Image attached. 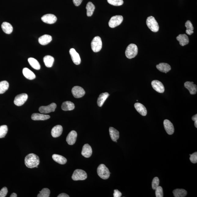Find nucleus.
<instances>
[{
    "label": "nucleus",
    "instance_id": "f257e3e1",
    "mask_svg": "<svg viewBox=\"0 0 197 197\" xmlns=\"http://www.w3.org/2000/svg\"><path fill=\"white\" fill-rule=\"evenodd\" d=\"M40 163L38 155L34 153H30L26 155L25 159V163L26 167L29 168L36 167Z\"/></svg>",
    "mask_w": 197,
    "mask_h": 197
},
{
    "label": "nucleus",
    "instance_id": "f03ea898",
    "mask_svg": "<svg viewBox=\"0 0 197 197\" xmlns=\"http://www.w3.org/2000/svg\"><path fill=\"white\" fill-rule=\"evenodd\" d=\"M138 52L137 46L136 44H131L127 47L125 51V55L128 59H131L136 57Z\"/></svg>",
    "mask_w": 197,
    "mask_h": 197
},
{
    "label": "nucleus",
    "instance_id": "7ed1b4c3",
    "mask_svg": "<svg viewBox=\"0 0 197 197\" xmlns=\"http://www.w3.org/2000/svg\"><path fill=\"white\" fill-rule=\"evenodd\" d=\"M97 173L99 177L103 179H108L110 176L109 170L104 164L99 165L97 169Z\"/></svg>",
    "mask_w": 197,
    "mask_h": 197
},
{
    "label": "nucleus",
    "instance_id": "20e7f679",
    "mask_svg": "<svg viewBox=\"0 0 197 197\" xmlns=\"http://www.w3.org/2000/svg\"><path fill=\"white\" fill-rule=\"evenodd\" d=\"M146 24L148 28L154 32H157L159 29L158 23L153 16L148 17L146 20Z\"/></svg>",
    "mask_w": 197,
    "mask_h": 197
},
{
    "label": "nucleus",
    "instance_id": "39448f33",
    "mask_svg": "<svg viewBox=\"0 0 197 197\" xmlns=\"http://www.w3.org/2000/svg\"><path fill=\"white\" fill-rule=\"evenodd\" d=\"M92 50L94 52H98L102 49V39L100 37L96 36L94 37L91 43Z\"/></svg>",
    "mask_w": 197,
    "mask_h": 197
},
{
    "label": "nucleus",
    "instance_id": "423d86ee",
    "mask_svg": "<svg viewBox=\"0 0 197 197\" xmlns=\"http://www.w3.org/2000/svg\"><path fill=\"white\" fill-rule=\"evenodd\" d=\"M87 177V174L84 170L77 169L75 170L72 176V179L74 181H84Z\"/></svg>",
    "mask_w": 197,
    "mask_h": 197
},
{
    "label": "nucleus",
    "instance_id": "0eeeda50",
    "mask_svg": "<svg viewBox=\"0 0 197 197\" xmlns=\"http://www.w3.org/2000/svg\"><path fill=\"white\" fill-rule=\"evenodd\" d=\"M123 20V17L121 16H116L112 17L108 22L109 27L114 28L119 26Z\"/></svg>",
    "mask_w": 197,
    "mask_h": 197
},
{
    "label": "nucleus",
    "instance_id": "6e6552de",
    "mask_svg": "<svg viewBox=\"0 0 197 197\" xmlns=\"http://www.w3.org/2000/svg\"><path fill=\"white\" fill-rule=\"evenodd\" d=\"M28 97L27 94L25 93L18 95L15 97L14 104L17 106H21L25 104L26 100H27Z\"/></svg>",
    "mask_w": 197,
    "mask_h": 197
},
{
    "label": "nucleus",
    "instance_id": "1a4fd4ad",
    "mask_svg": "<svg viewBox=\"0 0 197 197\" xmlns=\"http://www.w3.org/2000/svg\"><path fill=\"white\" fill-rule=\"evenodd\" d=\"M57 105L55 103H52L47 106H42L39 108V111L42 114H48L55 111Z\"/></svg>",
    "mask_w": 197,
    "mask_h": 197
},
{
    "label": "nucleus",
    "instance_id": "9d476101",
    "mask_svg": "<svg viewBox=\"0 0 197 197\" xmlns=\"http://www.w3.org/2000/svg\"><path fill=\"white\" fill-rule=\"evenodd\" d=\"M72 93L74 97L76 98L83 97L86 93L83 88L78 86H75L72 88Z\"/></svg>",
    "mask_w": 197,
    "mask_h": 197
},
{
    "label": "nucleus",
    "instance_id": "9b49d317",
    "mask_svg": "<svg viewBox=\"0 0 197 197\" xmlns=\"http://www.w3.org/2000/svg\"><path fill=\"white\" fill-rule=\"evenodd\" d=\"M152 87L153 89L158 93H164L165 91V88L163 84L161 82L157 80H154L151 82Z\"/></svg>",
    "mask_w": 197,
    "mask_h": 197
},
{
    "label": "nucleus",
    "instance_id": "f8f14e48",
    "mask_svg": "<svg viewBox=\"0 0 197 197\" xmlns=\"http://www.w3.org/2000/svg\"><path fill=\"white\" fill-rule=\"evenodd\" d=\"M41 20L44 23L52 24L57 21V18L55 15L52 14H47L44 15L41 18Z\"/></svg>",
    "mask_w": 197,
    "mask_h": 197
},
{
    "label": "nucleus",
    "instance_id": "ddd939ff",
    "mask_svg": "<svg viewBox=\"0 0 197 197\" xmlns=\"http://www.w3.org/2000/svg\"><path fill=\"white\" fill-rule=\"evenodd\" d=\"M69 53L75 64L77 65H79L81 62V60L79 55L76 50L74 48H71L69 50Z\"/></svg>",
    "mask_w": 197,
    "mask_h": 197
},
{
    "label": "nucleus",
    "instance_id": "4468645a",
    "mask_svg": "<svg viewBox=\"0 0 197 197\" xmlns=\"http://www.w3.org/2000/svg\"><path fill=\"white\" fill-rule=\"evenodd\" d=\"M77 133L76 131L72 130L69 133L66 138V141L69 145H73L76 141Z\"/></svg>",
    "mask_w": 197,
    "mask_h": 197
},
{
    "label": "nucleus",
    "instance_id": "2eb2a0df",
    "mask_svg": "<svg viewBox=\"0 0 197 197\" xmlns=\"http://www.w3.org/2000/svg\"><path fill=\"white\" fill-rule=\"evenodd\" d=\"M164 125L165 130L168 134L172 135L173 134L174 127L171 122L169 120L165 119L164 121Z\"/></svg>",
    "mask_w": 197,
    "mask_h": 197
},
{
    "label": "nucleus",
    "instance_id": "dca6fc26",
    "mask_svg": "<svg viewBox=\"0 0 197 197\" xmlns=\"http://www.w3.org/2000/svg\"><path fill=\"white\" fill-rule=\"evenodd\" d=\"M194 83V82H187L184 83V87L188 90L191 95L196 94L197 93V86Z\"/></svg>",
    "mask_w": 197,
    "mask_h": 197
},
{
    "label": "nucleus",
    "instance_id": "f3484780",
    "mask_svg": "<svg viewBox=\"0 0 197 197\" xmlns=\"http://www.w3.org/2000/svg\"><path fill=\"white\" fill-rule=\"evenodd\" d=\"M63 131V128L61 125H57L54 127L51 131L52 136L53 137L57 138L61 136Z\"/></svg>",
    "mask_w": 197,
    "mask_h": 197
},
{
    "label": "nucleus",
    "instance_id": "a211bd4d",
    "mask_svg": "<svg viewBox=\"0 0 197 197\" xmlns=\"http://www.w3.org/2000/svg\"><path fill=\"white\" fill-rule=\"evenodd\" d=\"M93 153L91 146L88 144H86L82 148V154L86 158H89L91 156Z\"/></svg>",
    "mask_w": 197,
    "mask_h": 197
},
{
    "label": "nucleus",
    "instance_id": "6ab92c4d",
    "mask_svg": "<svg viewBox=\"0 0 197 197\" xmlns=\"http://www.w3.org/2000/svg\"><path fill=\"white\" fill-rule=\"evenodd\" d=\"M134 107L136 109L140 115L145 116L147 114V111L143 104L139 103H136L134 104Z\"/></svg>",
    "mask_w": 197,
    "mask_h": 197
},
{
    "label": "nucleus",
    "instance_id": "aec40b11",
    "mask_svg": "<svg viewBox=\"0 0 197 197\" xmlns=\"http://www.w3.org/2000/svg\"><path fill=\"white\" fill-rule=\"evenodd\" d=\"M31 118L34 121H45L49 119L50 116L39 113H34L32 115Z\"/></svg>",
    "mask_w": 197,
    "mask_h": 197
},
{
    "label": "nucleus",
    "instance_id": "412c9836",
    "mask_svg": "<svg viewBox=\"0 0 197 197\" xmlns=\"http://www.w3.org/2000/svg\"><path fill=\"white\" fill-rule=\"evenodd\" d=\"M176 39L179 41L180 45L182 46H185L189 42L188 37L185 34L179 35L176 37Z\"/></svg>",
    "mask_w": 197,
    "mask_h": 197
},
{
    "label": "nucleus",
    "instance_id": "4be33fe9",
    "mask_svg": "<svg viewBox=\"0 0 197 197\" xmlns=\"http://www.w3.org/2000/svg\"><path fill=\"white\" fill-rule=\"evenodd\" d=\"M51 36L49 35H45L39 37L38 42L39 44L42 46L47 45L52 41Z\"/></svg>",
    "mask_w": 197,
    "mask_h": 197
},
{
    "label": "nucleus",
    "instance_id": "5701e85b",
    "mask_svg": "<svg viewBox=\"0 0 197 197\" xmlns=\"http://www.w3.org/2000/svg\"><path fill=\"white\" fill-rule=\"evenodd\" d=\"M157 68L161 72L166 73L171 69L170 66L167 63H160L156 65Z\"/></svg>",
    "mask_w": 197,
    "mask_h": 197
},
{
    "label": "nucleus",
    "instance_id": "b1692460",
    "mask_svg": "<svg viewBox=\"0 0 197 197\" xmlns=\"http://www.w3.org/2000/svg\"><path fill=\"white\" fill-rule=\"evenodd\" d=\"M110 135L112 140L114 142H117V140L119 137V133L114 127H110L109 128Z\"/></svg>",
    "mask_w": 197,
    "mask_h": 197
},
{
    "label": "nucleus",
    "instance_id": "393cba45",
    "mask_svg": "<svg viewBox=\"0 0 197 197\" xmlns=\"http://www.w3.org/2000/svg\"><path fill=\"white\" fill-rule=\"evenodd\" d=\"M22 72L24 76L28 79L32 80L35 78V75L34 73L27 67H25L23 69Z\"/></svg>",
    "mask_w": 197,
    "mask_h": 197
},
{
    "label": "nucleus",
    "instance_id": "a878e982",
    "mask_svg": "<svg viewBox=\"0 0 197 197\" xmlns=\"http://www.w3.org/2000/svg\"><path fill=\"white\" fill-rule=\"evenodd\" d=\"M75 108L74 104L70 101H66L63 102L61 105V109L64 111L72 110Z\"/></svg>",
    "mask_w": 197,
    "mask_h": 197
},
{
    "label": "nucleus",
    "instance_id": "bb28decb",
    "mask_svg": "<svg viewBox=\"0 0 197 197\" xmlns=\"http://www.w3.org/2000/svg\"><path fill=\"white\" fill-rule=\"evenodd\" d=\"M1 27L3 31L7 34H10L13 32V26L8 22H3Z\"/></svg>",
    "mask_w": 197,
    "mask_h": 197
},
{
    "label": "nucleus",
    "instance_id": "cd10ccee",
    "mask_svg": "<svg viewBox=\"0 0 197 197\" xmlns=\"http://www.w3.org/2000/svg\"><path fill=\"white\" fill-rule=\"evenodd\" d=\"M52 159L53 160L60 164H65L67 162V159L65 157L61 155L54 154L53 155Z\"/></svg>",
    "mask_w": 197,
    "mask_h": 197
},
{
    "label": "nucleus",
    "instance_id": "c85d7f7f",
    "mask_svg": "<svg viewBox=\"0 0 197 197\" xmlns=\"http://www.w3.org/2000/svg\"><path fill=\"white\" fill-rule=\"evenodd\" d=\"M109 96L108 93H103L100 94L97 99V104L99 107H102L104 104L105 101Z\"/></svg>",
    "mask_w": 197,
    "mask_h": 197
},
{
    "label": "nucleus",
    "instance_id": "c756f323",
    "mask_svg": "<svg viewBox=\"0 0 197 197\" xmlns=\"http://www.w3.org/2000/svg\"><path fill=\"white\" fill-rule=\"evenodd\" d=\"M29 64L34 69L39 70L41 68L40 64L37 60L33 58H29L28 59Z\"/></svg>",
    "mask_w": 197,
    "mask_h": 197
},
{
    "label": "nucleus",
    "instance_id": "7c9ffc66",
    "mask_svg": "<svg viewBox=\"0 0 197 197\" xmlns=\"http://www.w3.org/2000/svg\"><path fill=\"white\" fill-rule=\"evenodd\" d=\"M44 62L46 67H52L54 62V58L52 56L48 55L45 56Z\"/></svg>",
    "mask_w": 197,
    "mask_h": 197
},
{
    "label": "nucleus",
    "instance_id": "2f4dec72",
    "mask_svg": "<svg viewBox=\"0 0 197 197\" xmlns=\"http://www.w3.org/2000/svg\"><path fill=\"white\" fill-rule=\"evenodd\" d=\"M174 196L175 197H184L187 194V191L183 189H177L173 192Z\"/></svg>",
    "mask_w": 197,
    "mask_h": 197
},
{
    "label": "nucleus",
    "instance_id": "473e14b6",
    "mask_svg": "<svg viewBox=\"0 0 197 197\" xmlns=\"http://www.w3.org/2000/svg\"><path fill=\"white\" fill-rule=\"evenodd\" d=\"M86 9H87V15L88 16H91L93 15L94 11L95 10V7L91 2H89L86 5Z\"/></svg>",
    "mask_w": 197,
    "mask_h": 197
},
{
    "label": "nucleus",
    "instance_id": "72a5a7b5",
    "mask_svg": "<svg viewBox=\"0 0 197 197\" xmlns=\"http://www.w3.org/2000/svg\"><path fill=\"white\" fill-rule=\"evenodd\" d=\"M9 83L6 81H3L0 82V94L4 93L8 90Z\"/></svg>",
    "mask_w": 197,
    "mask_h": 197
},
{
    "label": "nucleus",
    "instance_id": "f704fd0d",
    "mask_svg": "<svg viewBox=\"0 0 197 197\" xmlns=\"http://www.w3.org/2000/svg\"><path fill=\"white\" fill-rule=\"evenodd\" d=\"M185 26L187 28L186 33H187V34L191 35L194 33L193 31H194V28L190 20H187L185 24Z\"/></svg>",
    "mask_w": 197,
    "mask_h": 197
},
{
    "label": "nucleus",
    "instance_id": "c9c22d12",
    "mask_svg": "<svg viewBox=\"0 0 197 197\" xmlns=\"http://www.w3.org/2000/svg\"><path fill=\"white\" fill-rule=\"evenodd\" d=\"M50 194V191L49 189L44 188L39 191V194L37 195L38 197H49Z\"/></svg>",
    "mask_w": 197,
    "mask_h": 197
},
{
    "label": "nucleus",
    "instance_id": "e433bc0d",
    "mask_svg": "<svg viewBox=\"0 0 197 197\" xmlns=\"http://www.w3.org/2000/svg\"><path fill=\"white\" fill-rule=\"evenodd\" d=\"M8 131L7 126L3 125L0 126V138L5 137Z\"/></svg>",
    "mask_w": 197,
    "mask_h": 197
},
{
    "label": "nucleus",
    "instance_id": "4c0bfd02",
    "mask_svg": "<svg viewBox=\"0 0 197 197\" xmlns=\"http://www.w3.org/2000/svg\"><path fill=\"white\" fill-rule=\"evenodd\" d=\"M110 4L114 6H120L123 4V0H107Z\"/></svg>",
    "mask_w": 197,
    "mask_h": 197
},
{
    "label": "nucleus",
    "instance_id": "58836bf2",
    "mask_svg": "<svg viewBox=\"0 0 197 197\" xmlns=\"http://www.w3.org/2000/svg\"><path fill=\"white\" fill-rule=\"evenodd\" d=\"M155 196L157 197H163L164 196L163 195V189L162 187L159 186L155 189Z\"/></svg>",
    "mask_w": 197,
    "mask_h": 197
},
{
    "label": "nucleus",
    "instance_id": "ea45409f",
    "mask_svg": "<svg viewBox=\"0 0 197 197\" xmlns=\"http://www.w3.org/2000/svg\"><path fill=\"white\" fill-rule=\"evenodd\" d=\"M159 181L158 177H155L154 178L152 182V187L153 190H155L159 186Z\"/></svg>",
    "mask_w": 197,
    "mask_h": 197
},
{
    "label": "nucleus",
    "instance_id": "a19ab883",
    "mask_svg": "<svg viewBox=\"0 0 197 197\" xmlns=\"http://www.w3.org/2000/svg\"><path fill=\"white\" fill-rule=\"evenodd\" d=\"M190 160L191 162L194 164H196L197 162V153L195 152L192 155H190Z\"/></svg>",
    "mask_w": 197,
    "mask_h": 197
},
{
    "label": "nucleus",
    "instance_id": "79ce46f5",
    "mask_svg": "<svg viewBox=\"0 0 197 197\" xmlns=\"http://www.w3.org/2000/svg\"><path fill=\"white\" fill-rule=\"evenodd\" d=\"M8 193V190L6 187H4L0 191V197L6 196Z\"/></svg>",
    "mask_w": 197,
    "mask_h": 197
},
{
    "label": "nucleus",
    "instance_id": "37998d69",
    "mask_svg": "<svg viewBox=\"0 0 197 197\" xmlns=\"http://www.w3.org/2000/svg\"><path fill=\"white\" fill-rule=\"evenodd\" d=\"M122 194L118 189H115L114 191L113 195L114 197H120L122 196Z\"/></svg>",
    "mask_w": 197,
    "mask_h": 197
},
{
    "label": "nucleus",
    "instance_id": "c03bdc74",
    "mask_svg": "<svg viewBox=\"0 0 197 197\" xmlns=\"http://www.w3.org/2000/svg\"><path fill=\"white\" fill-rule=\"evenodd\" d=\"M83 0H73V3L76 6H78L80 5Z\"/></svg>",
    "mask_w": 197,
    "mask_h": 197
},
{
    "label": "nucleus",
    "instance_id": "a18cd8bd",
    "mask_svg": "<svg viewBox=\"0 0 197 197\" xmlns=\"http://www.w3.org/2000/svg\"><path fill=\"white\" fill-rule=\"evenodd\" d=\"M58 197H69V196L68 195L65 194V193H62L58 196Z\"/></svg>",
    "mask_w": 197,
    "mask_h": 197
},
{
    "label": "nucleus",
    "instance_id": "49530a36",
    "mask_svg": "<svg viewBox=\"0 0 197 197\" xmlns=\"http://www.w3.org/2000/svg\"><path fill=\"white\" fill-rule=\"evenodd\" d=\"M192 120L193 121H197V114H196L192 117Z\"/></svg>",
    "mask_w": 197,
    "mask_h": 197
},
{
    "label": "nucleus",
    "instance_id": "de8ad7c7",
    "mask_svg": "<svg viewBox=\"0 0 197 197\" xmlns=\"http://www.w3.org/2000/svg\"><path fill=\"white\" fill-rule=\"evenodd\" d=\"M17 196L16 194L14 193H13L10 196V197H16Z\"/></svg>",
    "mask_w": 197,
    "mask_h": 197
},
{
    "label": "nucleus",
    "instance_id": "09e8293b",
    "mask_svg": "<svg viewBox=\"0 0 197 197\" xmlns=\"http://www.w3.org/2000/svg\"><path fill=\"white\" fill-rule=\"evenodd\" d=\"M195 127L197 128V121H195Z\"/></svg>",
    "mask_w": 197,
    "mask_h": 197
}]
</instances>
